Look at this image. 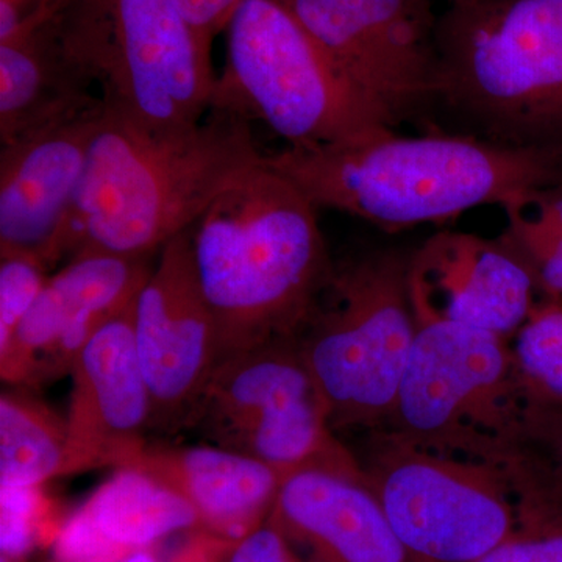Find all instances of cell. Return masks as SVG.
Segmentation results:
<instances>
[{"label": "cell", "instance_id": "cell-2", "mask_svg": "<svg viewBox=\"0 0 562 562\" xmlns=\"http://www.w3.org/2000/svg\"><path fill=\"white\" fill-rule=\"evenodd\" d=\"M262 157L235 111L211 106L190 131L157 135L105 110L58 258L157 257Z\"/></svg>", "mask_w": 562, "mask_h": 562}, {"label": "cell", "instance_id": "cell-32", "mask_svg": "<svg viewBox=\"0 0 562 562\" xmlns=\"http://www.w3.org/2000/svg\"><path fill=\"white\" fill-rule=\"evenodd\" d=\"M121 562H158V560L154 554L146 552V550L143 549L127 554V557H125Z\"/></svg>", "mask_w": 562, "mask_h": 562}, {"label": "cell", "instance_id": "cell-20", "mask_svg": "<svg viewBox=\"0 0 562 562\" xmlns=\"http://www.w3.org/2000/svg\"><path fill=\"white\" fill-rule=\"evenodd\" d=\"M81 512L105 541L127 553L201 528L187 498L135 465L116 469Z\"/></svg>", "mask_w": 562, "mask_h": 562}, {"label": "cell", "instance_id": "cell-31", "mask_svg": "<svg viewBox=\"0 0 562 562\" xmlns=\"http://www.w3.org/2000/svg\"><path fill=\"white\" fill-rule=\"evenodd\" d=\"M66 3L68 0H0V40L25 25L58 16Z\"/></svg>", "mask_w": 562, "mask_h": 562}, {"label": "cell", "instance_id": "cell-21", "mask_svg": "<svg viewBox=\"0 0 562 562\" xmlns=\"http://www.w3.org/2000/svg\"><path fill=\"white\" fill-rule=\"evenodd\" d=\"M0 395V487L38 490L60 476L68 425L27 387Z\"/></svg>", "mask_w": 562, "mask_h": 562}, {"label": "cell", "instance_id": "cell-1", "mask_svg": "<svg viewBox=\"0 0 562 562\" xmlns=\"http://www.w3.org/2000/svg\"><path fill=\"white\" fill-rule=\"evenodd\" d=\"M266 162L317 206L397 232L442 224L483 205H509L562 184V149L519 147L475 135L364 138L286 147Z\"/></svg>", "mask_w": 562, "mask_h": 562}, {"label": "cell", "instance_id": "cell-6", "mask_svg": "<svg viewBox=\"0 0 562 562\" xmlns=\"http://www.w3.org/2000/svg\"><path fill=\"white\" fill-rule=\"evenodd\" d=\"M414 336L409 258L379 250L335 262L294 336L327 402L333 430L383 428Z\"/></svg>", "mask_w": 562, "mask_h": 562}, {"label": "cell", "instance_id": "cell-4", "mask_svg": "<svg viewBox=\"0 0 562 562\" xmlns=\"http://www.w3.org/2000/svg\"><path fill=\"white\" fill-rule=\"evenodd\" d=\"M436 44V99L475 136L562 149V0L452 2Z\"/></svg>", "mask_w": 562, "mask_h": 562}, {"label": "cell", "instance_id": "cell-26", "mask_svg": "<svg viewBox=\"0 0 562 562\" xmlns=\"http://www.w3.org/2000/svg\"><path fill=\"white\" fill-rule=\"evenodd\" d=\"M49 266L32 254L0 257V349L10 342L25 314L31 312L44 283Z\"/></svg>", "mask_w": 562, "mask_h": 562}, {"label": "cell", "instance_id": "cell-30", "mask_svg": "<svg viewBox=\"0 0 562 562\" xmlns=\"http://www.w3.org/2000/svg\"><path fill=\"white\" fill-rule=\"evenodd\" d=\"M203 52L211 57V46L220 33L227 31L233 14L243 0H177Z\"/></svg>", "mask_w": 562, "mask_h": 562}, {"label": "cell", "instance_id": "cell-15", "mask_svg": "<svg viewBox=\"0 0 562 562\" xmlns=\"http://www.w3.org/2000/svg\"><path fill=\"white\" fill-rule=\"evenodd\" d=\"M105 106L0 146V257L32 254L52 268L76 205Z\"/></svg>", "mask_w": 562, "mask_h": 562}, {"label": "cell", "instance_id": "cell-13", "mask_svg": "<svg viewBox=\"0 0 562 562\" xmlns=\"http://www.w3.org/2000/svg\"><path fill=\"white\" fill-rule=\"evenodd\" d=\"M157 257H70L49 276L13 338L0 349L2 382L38 390L69 375L94 333L135 303Z\"/></svg>", "mask_w": 562, "mask_h": 562}, {"label": "cell", "instance_id": "cell-22", "mask_svg": "<svg viewBox=\"0 0 562 562\" xmlns=\"http://www.w3.org/2000/svg\"><path fill=\"white\" fill-rule=\"evenodd\" d=\"M505 238L531 269L546 295L562 297V184L503 206Z\"/></svg>", "mask_w": 562, "mask_h": 562}, {"label": "cell", "instance_id": "cell-24", "mask_svg": "<svg viewBox=\"0 0 562 562\" xmlns=\"http://www.w3.org/2000/svg\"><path fill=\"white\" fill-rule=\"evenodd\" d=\"M517 495L516 530L473 562H562V503L532 486L519 487Z\"/></svg>", "mask_w": 562, "mask_h": 562}, {"label": "cell", "instance_id": "cell-29", "mask_svg": "<svg viewBox=\"0 0 562 562\" xmlns=\"http://www.w3.org/2000/svg\"><path fill=\"white\" fill-rule=\"evenodd\" d=\"M55 554L58 562H121L131 553L105 541L80 509L58 535Z\"/></svg>", "mask_w": 562, "mask_h": 562}, {"label": "cell", "instance_id": "cell-25", "mask_svg": "<svg viewBox=\"0 0 562 562\" xmlns=\"http://www.w3.org/2000/svg\"><path fill=\"white\" fill-rule=\"evenodd\" d=\"M519 457L532 483L562 503V406L530 402Z\"/></svg>", "mask_w": 562, "mask_h": 562}, {"label": "cell", "instance_id": "cell-7", "mask_svg": "<svg viewBox=\"0 0 562 562\" xmlns=\"http://www.w3.org/2000/svg\"><path fill=\"white\" fill-rule=\"evenodd\" d=\"M61 35L113 116L172 135L209 113L217 77L177 0H68Z\"/></svg>", "mask_w": 562, "mask_h": 562}, {"label": "cell", "instance_id": "cell-18", "mask_svg": "<svg viewBox=\"0 0 562 562\" xmlns=\"http://www.w3.org/2000/svg\"><path fill=\"white\" fill-rule=\"evenodd\" d=\"M190 502L203 535L232 542L268 522L286 473L214 443L149 442L132 464Z\"/></svg>", "mask_w": 562, "mask_h": 562}, {"label": "cell", "instance_id": "cell-33", "mask_svg": "<svg viewBox=\"0 0 562 562\" xmlns=\"http://www.w3.org/2000/svg\"><path fill=\"white\" fill-rule=\"evenodd\" d=\"M0 562H20V561L11 560V558L2 557V560H0Z\"/></svg>", "mask_w": 562, "mask_h": 562}, {"label": "cell", "instance_id": "cell-16", "mask_svg": "<svg viewBox=\"0 0 562 562\" xmlns=\"http://www.w3.org/2000/svg\"><path fill=\"white\" fill-rule=\"evenodd\" d=\"M538 281L512 243L441 232L409 258V295L417 312L516 335L535 308Z\"/></svg>", "mask_w": 562, "mask_h": 562}, {"label": "cell", "instance_id": "cell-9", "mask_svg": "<svg viewBox=\"0 0 562 562\" xmlns=\"http://www.w3.org/2000/svg\"><path fill=\"white\" fill-rule=\"evenodd\" d=\"M366 480L416 562H473L519 522V495L505 465L422 449L375 431Z\"/></svg>", "mask_w": 562, "mask_h": 562}, {"label": "cell", "instance_id": "cell-19", "mask_svg": "<svg viewBox=\"0 0 562 562\" xmlns=\"http://www.w3.org/2000/svg\"><path fill=\"white\" fill-rule=\"evenodd\" d=\"M63 11L0 40V146L102 103L66 50Z\"/></svg>", "mask_w": 562, "mask_h": 562}, {"label": "cell", "instance_id": "cell-3", "mask_svg": "<svg viewBox=\"0 0 562 562\" xmlns=\"http://www.w3.org/2000/svg\"><path fill=\"white\" fill-rule=\"evenodd\" d=\"M317 211L265 155L192 225V262L220 360L301 330L335 266Z\"/></svg>", "mask_w": 562, "mask_h": 562}, {"label": "cell", "instance_id": "cell-12", "mask_svg": "<svg viewBox=\"0 0 562 562\" xmlns=\"http://www.w3.org/2000/svg\"><path fill=\"white\" fill-rule=\"evenodd\" d=\"M133 336L149 387L150 432L177 435L221 357L192 262L191 228L158 254L136 299Z\"/></svg>", "mask_w": 562, "mask_h": 562}, {"label": "cell", "instance_id": "cell-28", "mask_svg": "<svg viewBox=\"0 0 562 562\" xmlns=\"http://www.w3.org/2000/svg\"><path fill=\"white\" fill-rule=\"evenodd\" d=\"M216 562H308L271 522L236 541H221Z\"/></svg>", "mask_w": 562, "mask_h": 562}, {"label": "cell", "instance_id": "cell-17", "mask_svg": "<svg viewBox=\"0 0 562 562\" xmlns=\"http://www.w3.org/2000/svg\"><path fill=\"white\" fill-rule=\"evenodd\" d=\"M269 522L308 562H416L358 461L322 462L288 473Z\"/></svg>", "mask_w": 562, "mask_h": 562}, {"label": "cell", "instance_id": "cell-11", "mask_svg": "<svg viewBox=\"0 0 562 562\" xmlns=\"http://www.w3.org/2000/svg\"><path fill=\"white\" fill-rule=\"evenodd\" d=\"M344 83L386 127L436 101L430 0H286Z\"/></svg>", "mask_w": 562, "mask_h": 562}, {"label": "cell", "instance_id": "cell-23", "mask_svg": "<svg viewBox=\"0 0 562 562\" xmlns=\"http://www.w3.org/2000/svg\"><path fill=\"white\" fill-rule=\"evenodd\" d=\"M514 336V358L531 401L562 406V297L536 303Z\"/></svg>", "mask_w": 562, "mask_h": 562}, {"label": "cell", "instance_id": "cell-14", "mask_svg": "<svg viewBox=\"0 0 562 562\" xmlns=\"http://www.w3.org/2000/svg\"><path fill=\"white\" fill-rule=\"evenodd\" d=\"M135 303L102 325L72 362L60 476L125 468L149 443L151 403L133 336Z\"/></svg>", "mask_w": 562, "mask_h": 562}, {"label": "cell", "instance_id": "cell-10", "mask_svg": "<svg viewBox=\"0 0 562 562\" xmlns=\"http://www.w3.org/2000/svg\"><path fill=\"white\" fill-rule=\"evenodd\" d=\"M181 431L290 473L358 461L331 428L327 402L294 338L222 358Z\"/></svg>", "mask_w": 562, "mask_h": 562}, {"label": "cell", "instance_id": "cell-8", "mask_svg": "<svg viewBox=\"0 0 562 562\" xmlns=\"http://www.w3.org/2000/svg\"><path fill=\"white\" fill-rule=\"evenodd\" d=\"M225 35L211 106L261 121L291 149L390 128L344 83L286 0H243Z\"/></svg>", "mask_w": 562, "mask_h": 562}, {"label": "cell", "instance_id": "cell-27", "mask_svg": "<svg viewBox=\"0 0 562 562\" xmlns=\"http://www.w3.org/2000/svg\"><path fill=\"white\" fill-rule=\"evenodd\" d=\"M36 490H2V557L20 561L31 552L36 530Z\"/></svg>", "mask_w": 562, "mask_h": 562}, {"label": "cell", "instance_id": "cell-5", "mask_svg": "<svg viewBox=\"0 0 562 562\" xmlns=\"http://www.w3.org/2000/svg\"><path fill=\"white\" fill-rule=\"evenodd\" d=\"M412 353L383 428L432 450L512 465L531 398L513 346L495 333L417 312Z\"/></svg>", "mask_w": 562, "mask_h": 562}]
</instances>
